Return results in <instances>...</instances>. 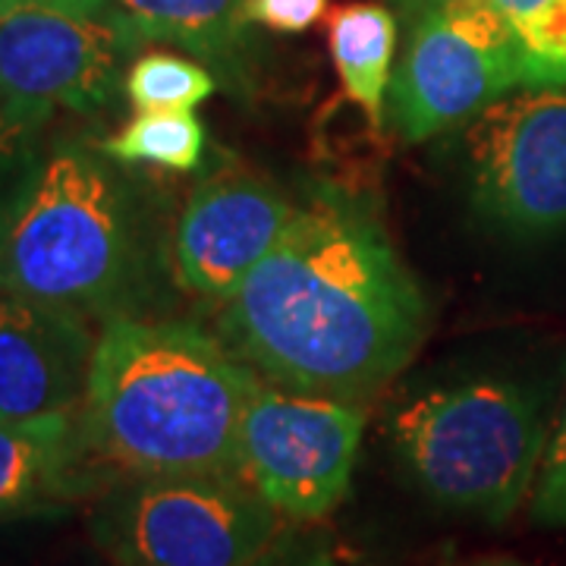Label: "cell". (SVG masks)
<instances>
[{
    "instance_id": "obj_19",
    "label": "cell",
    "mask_w": 566,
    "mask_h": 566,
    "mask_svg": "<svg viewBox=\"0 0 566 566\" xmlns=\"http://www.w3.org/2000/svg\"><path fill=\"white\" fill-rule=\"evenodd\" d=\"M48 117H51L48 111L0 98V186L13 180L29 164L32 145Z\"/></svg>"
},
{
    "instance_id": "obj_16",
    "label": "cell",
    "mask_w": 566,
    "mask_h": 566,
    "mask_svg": "<svg viewBox=\"0 0 566 566\" xmlns=\"http://www.w3.org/2000/svg\"><path fill=\"white\" fill-rule=\"evenodd\" d=\"M126 98L136 114H177L196 111L218 88L214 76L189 57L170 51H148L126 70Z\"/></svg>"
},
{
    "instance_id": "obj_1",
    "label": "cell",
    "mask_w": 566,
    "mask_h": 566,
    "mask_svg": "<svg viewBox=\"0 0 566 566\" xmlns=\"http://www.w3.org/2000/svg\"><path fill=\"white\" fill-rule=\"evenodd\" d=\"M431 308L375 205L315 186L218 305V331L268 385L365 403L422 349Z\"/></svg>"
},
{
    "instance_id": "obj_22",
    "label": "cell",
    "mask_w": 566,
    "mask_h": 566,
    "mask_svg": "<svg viewBox=\"0 0 566 566\" xmlns=\"http://www.w3.org/2000/svg\"><path fill=\"white\" fill-rule=\"evenodd\" d=\"M390 3H394V10H400L409 20H419L422 13L434 10V7H444L450 0H390Z\"/></svg>"
},
{
    "instance_id": "obj_5",
    "label": "cell",
    "mask_w": 566,
    "mask_h": 566,
    "mask_svg": "<svg viewBox=\"0 0 566 566\" xmlns=\"http://www.w3.org/2000/svg\"><path fill=\"white\" fill-rule=\"evenodd\" d=\"M95 538L117 566H255L286 520L243 475H161L111 485Z\"/></svg>"
},
{
    "instance_id": "obj_9",
    "label": "cell",
    "mask_w": 566,
    "mask_h": 566,
    "mask_svg": "<svg viewBox=\"0 0 566 566\" xmlns=\"http://www.w3.org/2000/svg\"><path fill=\"white\" fill-rule=\"evenodd\" d=\"M472 199L510 230L566 223V85H532L485 107L465 129Z\"/></svg>"
},
{
    "instance_id": "obj_6",
    "label": "cell",
    "mask_w": 566,
    "mask_h": 566,
    "mask_svg": "<svg viewBox=\"0 0 566 566\" xmlns=\"http://www.w3.org/2000/svg\"><path fill=\"white\" fill-rule=\"evenodd\" d=\"M545 85L497 0H450L412 20L387 92V117L403 142H424L513 88Z\"/></svg>"
},
{
    "instance_id": "obj_3",
    "label": "cell",
    "mask_w": 566,
    "mask_h": 566,
    "mask_svg": "<svg viewBox=\"0 0 566 566\" xmlns=\"http://www.w3.org/2000/svg\"><path fill=\"white\" fill-rule=\"evenodd\" d=\"M136 240L117 177L82 148H57L0 199V290L73 312L120 296Z\"/></svg>"
},
{
    "instance_id": "obj_25",
    "label": "cell",
    "mask_w": 566,
    "mask_h": 566,
    "mask_svg": "<svg viewBox=\"0 0 566 566\" xmlns=\"http://www.w3.org/2000/svg\"><path fill=\"white\" fill-rule=\"evenodd\" d=\"M3 3H10V0H0V7H3Z\"/></svg>"
},
{
    "instance_id": "obj_23",
    "label": "cell",
    "mask_w": 566,
    "mask_h": 566,
    "mask_svg": "<svg viewBox=\"0 0 566 566\" xmlns=\"http://www.w3.org/2000/svg\"><path fill=\"white\" fill-rule=\"evenodd\" d=\"M538 0H497V7L506 13V20H520L523 13H528Z\"/></svg>"
},
{
    "instance_id": "obj_13",
    "label": "cell",
    "mask_w": 566,
    "mask_h": 566,
    "mask_svg": "<svg viewBox=\"0 0 566 566\" xmlns=\"http://www.w3.org/2000/svg\"><path fill=\"white\" fill-rule=\"evenodd\" d=\"M327 48L344 82L349 102L381 129L387 92H390V63L397 48V20L385 3L356 0L334 7L327 17Z\"/></svg>"
},
{
    "instance_id": "obj_4",
    "label": "cell",
    "mask_w": 566,
    "mask_h": 566,
    "mask_svg": "<svg viewBox=\"0 0 566 566\" xmlns=\"http://www.w3.org/2000/svg\"><path fill=\"white\" fill-rule=\"evenodd\" d=\"M390 438L431 501L488 523L520 510L547 447L535 397L504 378L424 390L394 412Z\"/></svg>"
},
{
    "instance_id": "obj_14",
    "label": "cell",
    "mask_w": 566,
    "mask_h": 566,
    "mask_svg": "<svg viewBox=\"0 0 566 566\" xmlns=\"http://www.w3.org/2000/svg\"><path fill=\"white\" fill-rule=\"evenodd\" d=\"M139 41H170L221 63L240 48V0H111Z\"/></svg>"
},
{
    "instance_id": "obj_17",
    "label": "cell",
    "mask_w": 566,
    "mask_h": 566,
    "mask_svg": "<svg viewBox=\"0 0 566 566\" xmlns=\"http://www.w3.org/2000/svg\"><path fill=\"white\" fill-rule=\"evenodd\" d=\"M516 39L528 61L538 66L545 85H566V0H538L513 20Z\"/></svg>"
},
{
    "instance_id": "obj_15",
    "label": "cell",
    "mask_w": 566,
    "mask_h": 566,
    "mask_svg": "<svg viewBox=\"0 0 566 566\" xmlns=\"http://www.w3.org/2000/svg\"><path fill=\"white\" fill-rule=\"evenodd\" d=\"M205 142V126L192 111L136 114L117 133L98 142V151L111 161L189 174L202 164Z\"/></svg>"
},
{
    "instance_id": "obj_24",
    "label": "cell",
    "mask_w": 566,
    "mask_h": 566,
    "mask_svg": "<svg viewBox=\"0 0 566 566\" xmlns=\"http://www.w3.org/2000/svg\"><path fill=\"white\" fill-rule=\"evenodd\" d=\"M485 566H513V564H485Z\"/></svg>"
},
{
    "instance_id": "obj_2",
    "label": "cell",
    "mask_w": 566,
    "mask_h": 566,
    "mask_svg": "<svg viewBox=\"0 0 566 566\" xmlns=\"http://www.w3.org/2000/svg\"><path fill=\"white\" fill-rule=\"evenodd\" d=\"M262 378L186 322L114 318L98 334L76 412L102 494L129 479L243 475L240 434Z\"/></svg>"
},
{
    "instance_id": "obj_18",
    "label": "cell",
    "mask_w": 566,
    "mask_h": 566,
    "mask_svg": "<svg viewBox=\"0 0 566 566\" xmlns=\"http://www.w3.org/2000/svg\"><path fill=\"white\" fill-rule=\"evenodd\" d=\"M532 520L538 526L566 528V409L547 438L545 460L532 488Z\"/></svg>"
},
{
    "instance_id": "obj_11",
    "label": "cell",
    "mask_w": 566,
    "mask_h": 566,
    "mask_svg": "<svg viewBox=\"0 0 566 566\" xmlns=\"http://www.w3.org/2000/svg\"><path fill=\"white\" fill-rule=\"evenodd\" d=\"M95 344L82 312L0 290V422L76 416Z\"/></svg>"
},
{
    "instance_id": "obj_8",
    "label": "cell",
    "mask_w": 566,
    "mask_h": 566,
    "mask_svg": "<svg viewBox=\"0 0 566 566\" xmlns=\"http://www.w3.org/2000/svg\"><path fill=\"white\" fill-rule=\"evenodd\" d=\"M365 431V403L255 390L240 434L243 479L286 523H318L344 504Z\"/></svg>"
},
{
    "instance_id": "obj_20",
    "label": "cell",
    "mask_w": 566,
    "mask_h": 566,
    "mask_svg": "<svg viewBox=\"0 0 566 566\" xmlns=\"http://www.w3.org/2000/svg\"><path fill=\"white\" fill-rule=\"evenodd\" d=\"M327 13V0H240L243 22H255L271 32L300 35Z\"/></svg>"
},
{
    "instance_id": "obj_7",
    "label": "cell",
    "mask_w": 566,
    "mask_h": 566,
    "mask_svg": "<svg viewBox=\"0 0 566 566\" xmlns=\"http://www.w3.org/2000/svg\"><path fill=\"white\" fill-rule=\"evenodd\" d=\"M136 44L111 0H10L0 7V98L48 114L98 111Z\"/></svg>"
},
{
    "instance_id": "obj_12",
    "label": "cell",
    "mask_w": 566,
    "mask_h": 566,
    "mask_svg": "<svg viewBox=\"0 0 566 566\" xmlns=\"http://www.w3.org/2000/svg\"><path fill=\"white\" fill-rule=\"evenodd\" d=\"M102 494L85 463L76 416L0 422V523Z\"/></svg>"
},
{
    "instance_id": "obj_10",
    "label": "cell",
    "mask_w": 566,
    "mask_h": 566,
    "mask_svg": "<svg viewBox=\"0 0 566 566\" xmlns=\"http://www.w3.org/2000/svg\"><path fill=\"white\" fill-rule=\"evenodd\" d=\"M296 202L262 174L230 164L205 177L174 230V274L186 293L221 305L274 249Z\"/></svg>"
},
{
    "instance_id": "obj_21",
    "label": "cell",
    "mask_w": 566,
    "mask_h": 566,
    "mask_svg": "<svg viewBox=\"0 0 566 566\" xmlns=\"http://www.w3.org/2000/svg\"><path fill=\"white\" fill-rule=\"evenodd\" d=\"M255 566H337V560L322 538L305 535L300 528H286Z\"/></svg>"
}]
</instances>
